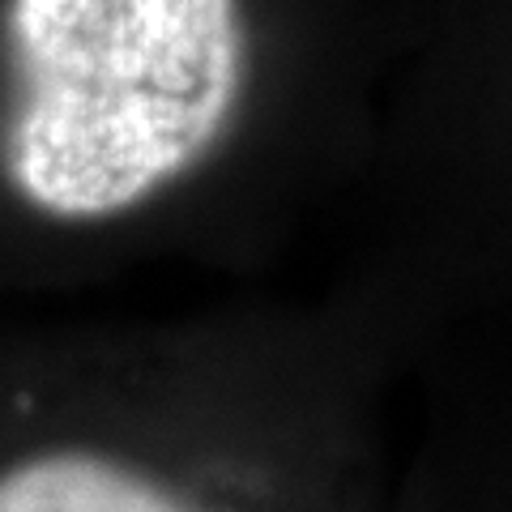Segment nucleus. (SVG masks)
<instances>
[{
  "label": "nucleus",
  "instance_id": "f257e3e1",
  "mask_svg": "<svg viewBox=\"0 0 512 512\" xmlns=\"http://www.w3.org/2000/svg\"><path fill=\"white\" fill-rule=\"evenodd\" d=\"M419 325L329 295L0 329V512H393Z\"/></svg>",
  "mask_w": 512,
  "mask_h": 512
},
{
  "label": "nucleus",
  "instance_id": "f03ea898",
  "mask_svg": "<svg viewBox=\"0 0 512 512\" xmlns=\"http://www.w3.org/2000/svg\"><path fill=\"white\" fill-rule=\"evenodd\" d=\"M320 133L252 0H0V261L18 295L227 248Z\"/></svg>",
  "mask_w": 512,
  "mask_h": 512
},
{
  "label": "nucleus",
  "instance_id": "7ed1b4c3",
  "mask_svg": "<svg viewBox=\"0 0 512 512\" xmlns=\"http://www.w3.org/2000/svg\"><path fill=\"white\" fill-rule=\"evenodd\" d=\"M380 158L397 214L372 265L419 346L512 350V0H453Z\"/></svg>",
  "mask_w": 512,
  "mask_h": 512
},
{
  "label": "nucleus",
  "instance_id": "20e7f679",
  "mask_svg": "<svg viewBox=\"0 0 512 512\" xmlns=\"http://www.w3.org/2000/svg\"><path fill=\"white\" fill-rule=\"evenodd\" d=\"M393 512H512V350L414 355Z\"/></svg>",
  "mask_w": 512,
  "mask_h": 512
}]
</instances>
